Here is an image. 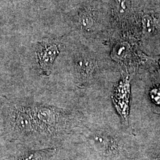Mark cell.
I'll use <instances>...</instances> for the list:
<instances>
[{"mask_svg":"<svg viewBox=\"0 0 160 160\" xmlns=\"http://www.w3.org/2000/svg\"><path fill=\"white\" fill-rule=\"evenodd\" d=\"M59 53L55 45H45L42 46L38 53L40 67L44 71H48Z\"/></svg>","mask_w":160,"mask_h":160,"instance_id":"cell-1","label":"cell"},{"mask_svg":"<svg viewBox=\"0 0 160 160\" xmlns=\"http://www.w3.org/2000/svg\"><path fill=\"white\" fill-rule=\"evenodd\" d=\"M143 32L146 34H153L157 29V22L154 18L149 16L145 15L142 20Z\"/></svg>","mask_w":160,"mask_h":160,"instance_id":"cell-2","label":"cell"},{"mask_svg":"<svg viewBox=\"0 0 160 160\" xmlns=\"http://www.w3.org/2000/svg\"><path fill=\"white\" fill-rule=\"evenodd\" d=\"M78 68L80 72L82 73L83 75H84L86 78L92 75V70L94 68V65L92 61L85 59L78 61Z\"/></svg>","mask_w":160,"mask_h":160,"instance_id":"cell-3","label":"cell"},{"mask_svg":"<svg viewBox=\"0 0 160 160\" xmlns=\"http://www.w3.org/2000/svg\"><path fill=\"white\" fill-rule=\"evenodd\" d=\"M18 125L23 130L29 131L31 128V124L29 118L24 114H22L18 116L17 118Z\"/></svg>","mask_w":160,"mask_h":160,"instance_id":"cell-4","label":"cell"},{"mask_svg":"<svg viewBox=\"0 0 160 160\" xmlns=\"http://www.w3.org/2000/svg\"><path fill=\"white\" fill-rule=\"evenodd\" d=\"M81 26L86 29L91 28L93 25V21L92 17L87 13L82 14L80 18Z\"/></svg>","mask_w":160,"mask_h":160,"instance_id":"cell-5","label":"cell"},{"mask_svg":"<svg viewBox=\"0 0 160 160\" xmlns=\"http://www.w3.org/2000/svg\"><path fill=\"white\" fill-rule=\"evenodd\" d=\"M118 10L120 14H124L128 11L129 8V3L128 0H118L117 1Z\"/></svg>","mask_w":160,"mask_h":160,"instance_id":"cell-6","label":"cell"},{"mask_svg":"<svg viewBox=\"0 0 160 160\" xmlns=\"http://www.w3.org/2000/svg\"><path fill=\"white\" fill-rule=\"evenodd\" d=\"M159 91L160 90H154L151 92V95L155 102L157 104H160V92Z\"/></svg>","mask_w":160,"mask_h":160,"instance_id":"cell-7","label":"cell"},{"mask_svg":"<svg viewBox=\"0 0 160 160\" xmlns=\"http://www.w3.org/2000/svg\"><path fill=\"white\" fill-rule=\"evenodd\" d=\"M158 160H160V158H158Z\"/></svg>","mask_w":160,"mask_h":160,"instance_id":"cell-8","label":"cell"},{"mask_svg":"<svg viewBox=\"0 0 160 160\" xmlns=\"http://www.w3.org/2000/svg\"></svg>","mask_w":160,"mask_h":160,"instance_id":"cell-9","label":"cell"}]
</instances>
